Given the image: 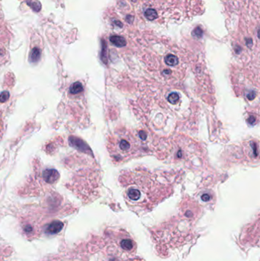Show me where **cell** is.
I'll list each match as a JSON object with an SVG mask.
<instances>
[{"label":"cell","mask_w":260,"mask_h":261,"mask_svg":"<svg viewBox=\"0 0 260 261\" xmlns=\"http://www.w3.org/2000/svg\"><path fill=\"white\" fill-rule=\"evenodd\" d=\"M203 11V0H116L111 14L116 27L128 34L182 24Z\"/></svg>","instance_id":"obj_1"},{"label":"cell","mask_w":260,"mask_h":261,"mask_svg":"<svg viewBox=\"0 0 260 261\" xmlns=\"http://www.w3.org/2000/svg\"><path fill=\"white\" fill-rule=\"evenodd\" d=\"M127 203L134 210H151L170 196L172 186L164 174L147 170L127 171L119 177Z\"/></svg>","instance_id":"obj_2"},{"label":"cell","mask_w":260,"mask_h":261,"mask_svg":"<svg viewBox=\"0 0 260 261\" xmlns=\"http://www.w3.org/2000/svg\"><path fill=\"white\" fill-rule=\"evenodd\" d=\"M137 243L122 228H108L81 245L74 261H143Z\"/></svg>","instance_id":"obj_3"},{"label":"cell","mask_w":260,"mask_h":261,"mask_svg":"<svg viewBox=\"0 0 260 261\" xmlns=\"http://www.w3.org/2000/svg\"><path fill=\"white\" fill-rule=\"evenodd\" d=\"M146 139V134L141 130L134 134L133 130H119L108 140V150L113 160L120 162L137 156Z\"/></svg>","instance_id":"obj_4"},{"label":"cell","mask_w":260,"mask_h":261,"mask_svg":"<svg viewBox=\"0 0 260 261\" xmlns=\"http://www.w3.org/2000/svg\"><path fill=\"white\" fill-rule=\"evenodd\" d=\"M12 33L5 18L2 2L0 0V69L9 59V47Z\"/></svg>","instance_id":"obj_5"},{"label":"cell","mask_w":260,"mask_h":261,"mask_svg":"<svg viewBox=\"0 0 260 261\" xmlns=\"http://www.w3.org/2000/svg\"><path fill=\"white\" fill-rule=\"evenodd\" d=\"M3 132H4V122H3V114L0 112V138L3 136Z\"/></svg>","instance_id":"obj_6"}]
</instances>
